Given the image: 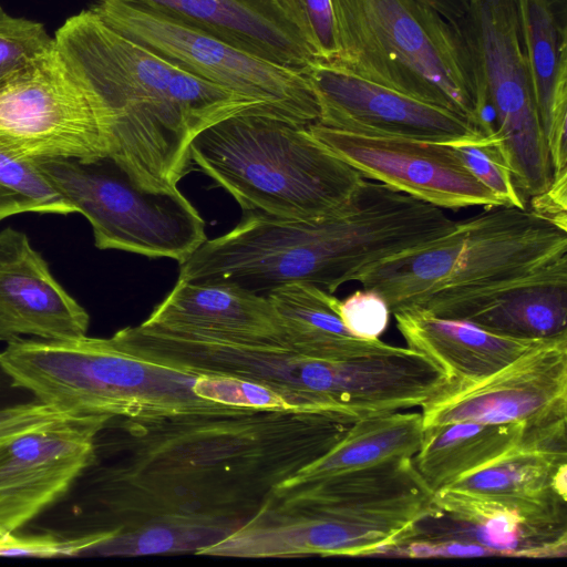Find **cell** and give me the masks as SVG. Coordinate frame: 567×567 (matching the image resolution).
<instances>
[{"mask_svg":"<svg viewBox=\"0 0 567 567\" xmlns=\"http://www.w3.org/2000/svg\"><path fill=\"white\" fill-rule=\"evenodd\" d=\"M54 41L107 110L109 156L142 188H176L188 168L192 141L208 126L240 113L268 115L118 33L91 9L68 18Z\"/></svg>","mask_w":567,"mask_h":567,"instance_id":"cell-2","label":"cell"},{"mask_svg":"<svg viewBox=\"0 0 567 567\" xmlns=\"http://www.w3.org/2000/svg\"><path fill=\"white\" fill-rule=\"evenodd\" d=\"M524 51L553 181L567 178V0H517Z\"/></svg>","mask_w":567,"mask_h":567,"instance_id":"cell-17","label":"cell"},{"mask_svg":"<svg viewBox=\"0 0 567 567\" xmlns=\"http://www.w3.org/2000/svg\"><path fill=\"white\" fill-rule=\"evenodd\" d=\"M143 322L174 331L284 339L267 296L225 284L178 279Z\"/></svg>","mask_w":567,"mask_h":567,"instance_id":"cell-20","label":"cell"},{"mask_svg":"<svg viewBox=\"0 0 567 567\" xmlns=\"http://www.w3.org/2000/svg\"><path fill=\"white\" fill-rule=\"evenodd\" d=\"M436 12H439L444 19H446L452 27H455L458 21L464 17L468 0H416Z\"/></svg>","mask_w":567,"mask_h":567,"instance_id":"cell-32","label":"cell"},{"mask_svg":"<svg viewBox=\"0 0 567 567\" xmlns=\"http://www.w3.org/2000/svg\"><path fill=\"white\" fill-rule=\"evenodd\" d=\"M445 319L525 339L567 336V265L453 310Z\"/></svg>","mask_w":567,"mask_h":567,"instance_id":"cell-21","label":"cell"},{"mask_svg":"<svg viewBox=\"0 0 567 567\" xmlns=\"http://www.w3.org/2000/svg\"><path fill=\"white\" fill-rule=\"evenodd\" d=\"M0 363L13 385L62 412L130 417L225 405L194 392L198 374L135 357L110 338L8 342Z\"/></svg>","mask_w":567,"mask_h":567,"instance_id":"cell-6","label":"cell"},{"mask_svg":"<svg viewBox=\"0 0 567 567\" xmlns=\"http://www.w3.org/2000/svg\"><path fill=\"white\" fill-rule=\"evenodd\" d=\"M527 432L520 423L464 421L432 426L424 430L413 464L437 493L508 453Z\"/></svg>","mask_w":567,"mask_h":567,"instance_id":"cell-22","label":"cell"},{"mask_svg":"<svg viewBox=\"0 0 567 567\" xmlns=\"http://www.w3.org/2000/svg\"><path fill=\"white\" fill-rule=\"evenodd\" d=\"M310 133L364 178L440 208L504 205L465 167L450 143L375 137L318 123Z\"/></svg>","mask_w":567,"mask_h":567,"instance_id":"cell-14","label":"cell"},{"mask_svg":"<svg viewBox=\"0 0 567 567\" xmlns=\"http://www.w3.org/2000/svg\"><path fill=\"white\" fill-rule=\"evenodd\" d=\"M337 53L348 72L468 117L486 116L463 41L439 12L416 0H331Z\"/></svg>","mask_w":567,"mask_h":567,"instance_id":"cell-5","label":"cell"},{"mask_svg":"<svg viewBox=\"0 0 567 567\" xmlns=\"http://www.w3.org/2000/svg\"><path fill=\"white\" fill-rule=\"evenodd\" d=\"M368 251L367 231L349 213L302 220L245 210L231 230L206 239L181 264L178 279L264 296L293 282L333 293L357 280Z\"/></svg>","mask_w":567,"mask_h":567,"instance_id":"cell-7","label":"cell"},{"mask_svg":"<svg viewBox=\"0 0 567 567\" xmlns=\"http://www.w3.org/2000/svg\"><path fill=\"white\" fill-rule=\"evenodd\" d=\"M302 73L318 104L316 123L332 130L437 143L482 132L462 114L363 80L329 60L313 58Z\"/></svg>","mask_w":567,"mask_h":567,"instance_id":"cell-15","label":"cell"},{"mask_svg":"<svg viewBox=\"0 0 567 567\" xmlns=\"http://www.w3.org/2000/svg\"><path fill=\"white\" fill-rule=\"evenodd\" d=\"M302 72L313 54L277 0H134Z\"/></svg>","mask_w":567,"mask_h":567,"instance_id":"cell-18","label":"cell"},{"mask_svg":"<svg viewBox=\"0 0 567 567\" xmlns=\"http://www.w3.org/2000/svg\"><path fill=\"white\" fill-rule=\"evenodd\" d=\"M450 144L472 175L504 205L526 207L515 185L507 154L495 131L478 132Z\"/></svg>","mask_w":567,"mask_h":567,"instance_id":"cell-27","label":"cell"},{"mask_svg":"<svg viewBox=\"0 0 567 567\" xmlns=\"http://www.w3.org/2000/svg\"><path fill=\"white\" fill-rule=\"evenodd\" d=\"M86 310L58 282L27 234L0 230V341L85 336Z\"/></svg>","mask_w":567,"mask_h":567,"instance_id":"cell-16","label":"cell"},{"mask_svg":"<svg viewBox=\"0 0 567 567\" xmlns=\"http://www.w3.org/2000/svg\"><path fill=\"white\" fill-rule=\"evenodd\" d=\"M355 419L220 406L111 417L95 446L114 458L83 473L94 528L154 518L241 526L286 480L329 452Z\"/></svg>","mask_w":567,"mask_h":567,"instance_id":"cell-1","label":"cell"},{"mask_svg":"<svg viewBox=\"0 0 567 567\" xmlns=\"http://www.w3.org/2000/svg\"><path fill=\"white\" fill-rule=\"evenodd\" d=\"M109 415L71 414L0 440V530L17 533L62 497L91 465Z\"/></svg>","mask_w":567,"mask_h":567,"instance_id":"cell-13","label":"cell"},{"mask_svg":"<svg viewBox=\"0 0 567 567\" xmlns=\"http://www.w3.org/2000/svg\"><path fill=\"white\" fill-rule=\"evenodd\" d=\"M54 44L42 23L12 16L0 4V85Z\"/></svg>","mask_w":567,"mask_h":567,"instance_id":"cell-29","label":"cell"},{"mask_svg":"<svg viewBox=\"0 0 567 567\" xmlns=\"http://www.w3.org/2000/svg\"><path fill=\"white\" fill-rule=\"evenodd\" d=\"M408 347L435 363L452 380L466 383L487 377L547 339L502 336L466 321L422 310L393 313Z\"/></svg>","mask_w":567,"mask_h":567,"instance_id":"cell-19","label":"cell"},{"mask_svg":"<svg viewBox=\"0 0 567 567\" xmlns=\"http://www.w3.org/2000/svg\"><path fill=\"white\" fill-rule=\"evenodd\" d=\"M453 28L467 51L482 105L493 113L520 196L525 200L546 193L553 168L529 81L517 0H468Z\"/></svg>","mask_w":567,"mask_h":567,"instance_id":"cell-10","label":"cell"},{"mask_svg":"<svg viewBox=\"0 0 567 567\" xmlns=\"http://www.w3.org/2000/svg\"><path fill=\"white\" fill-rule=\"evenodd\" d=\"M424 430L454 422L520 423L553 429L567 417V336L523 353L496 372L451 383L421 406Z\"/></svg>","mask_w":567,"mask_h":567,"instance_id":"cell-12","label":"cell"},{"mask_svg":"<svg viewBox=\"0 0 567 567\" xmlns=\"http://www.w3.org/2000/svg\"><path fill=\"white\" fill-rule=\"evenodd\" d=\"M338 313L354 337L375 340L388 328L391 311L378 292L362 289L340 300Z\"/></svg>","mask_w":567,"mask_h":567,"instance_id":"cell-31","label":"cell"},{"mask_svg":"<svg viewBox=\"0 0 567 567\" xmlns=\"http://www.w3.org/2000/svg\"><path fill=\"white\" fill-rule=\"evenodd\" d=\"M189 156L244 210L284 218L337 215L364 178L308 125L250 112L203 130L192 141Z\"/></svg>","mask_w":567,"mask_h":567,"instance_id":"cell-4","label":"cell"},{"mask_svg":"<svg viewBox=\"0 0 567 567\" xmlns=\"http://www.w3.org/2000/svg\"><path fill=\"white\" fill-rule=\"evenodd\" d=\"M296 25L313 58L331 60L337 53L331 0H277Z\"/></svg>","mask_w":567,"mask_h":567,"instance_id":"cell-30","label":"cell"},{"mask_svg":"<svg viewBox=\"0 0 567 567\" xmlns=\"http://www.w3.org/2000/svg\"><path fill=\"white\" fill-rule=\"evenodd\" d=\"M110 116L56 45L0 85V148L24 161L109 156Z\"/></svg>","mask_w":567,"mask_h":567,"instance_id":"cell-11","label":"cell"},{"mask_svg":"<svg viewBox=\"0 0 567 567\" xmlns=\"http://www.w3.org/2000/svg\"><path fill=\"white\" fill-rule=\"evenodd\" d=\"M279 319L285 341L300 355L333 359L365 346L342 323L340 299L318 286L293 282L266 295Z\"/></svg>","mask_w":567,"mask_h":567,"instance_id":"cell-23","label":"cell"},{"mask_svg":"<svg viewBox=\"0 0 567 567\" xmlns=\"http://www.w3.org/2000/svg\"><path fill=\"white\" fill-rule=\"evenodd\" d=\"M91 224L99 249L184 262L206 239L205 221L178 187L138 186L110 156L33 161Z\"/></svg>","mask_w":567,"mask_h":567,"instance_id":"cell-8","label":"cell"},{"mask_svg":"<svg viewBox=\"0 0 567 567\" xmlns=\"http://www.w3.org/2000/svg\"><path fill=\"white\" fill-rule=\"evenodd\" d=\"M109 27L188 72L258 104L271 116L318 121L315 94L299 70L274 63L171 14L134 0H95Z\"/></svg>","mask_w":567,"mask_h":567,"instance_id":"cell-9","label":"cell"},{"mask_svg":"<svg viewBox=\"0 0 567 567\" xmlns=\"http://www.w3.org/2000/svg\"><path fill=\"white\" fill-rule=\"evenodd\" d=\"M194 392L205 401L229 408L301 411L281 392L268 385L235 377L198 374Z\"/></svg>","mask_w":567,"mask_h":567,"instance_id":"cell-28","label":"cell"},{"mask_svg":"<svg viewBox=\"0 0 567 567\" xmlns=\"http://www.w3.org/2000/svg\"><path fill=\"white\" fill-rule=\"evenodd\" d=\"M567 265V228L532 208L486 206L431 245L389 259L358 279L391 315L453 310Z\"/></svg>","mask_w":567,"mask_h":567,"instance_id":"cell-3","label":"cell"},{"mask_svg":"<svg viewBox=\"0 0 567 567\" xmlns=\"http://www.w3.org/2000/svg\"><path fill=\"white\" fill-rule=\"evenodd\" d=\"M238 526L192 518H154L114 529L87 549V556H138L192 551L200 554Z\"/></svg>","mask_w":567,"mask_h":567,"instance_id":"cell-25","label":"cell"},{"mask_svg":"<svg viewBox=\"0 0 567 567\" xmlns=\"http://www.w3.org/2000/svg\"><path fill=\"white\" fill-rule=\"evenodd\" d=\"M423 436L421 412L396 411L359 419L329 452L280 485L375 465L396 457H413L421 447Z\"/></svg>","mask_w":567,"mask_h":567,"instance_id":"cell-24","label":"cell"},{"mask_svg":"<svg viewBox=\"0 0 567 567\" xmlns=\"http://www.w3.org/2000/svg\"><path fill=\"white\" fill-rule=\"evenodd\" d=\"M22 213L69 215L75 208L32 161L0 148V221Z\"/></svg>","mask_w":567,"mask_h":567,"instance_id":"cell-26","label":"cell"}]
</instances>
